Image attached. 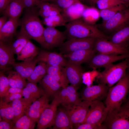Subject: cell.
I'll return each instance as SVG.
<instances>
[{
  "label": "cell",
  "instance_id": "obj_17",
  "mask_svg": "<svg viewBox=\"0 0 129 129\" xmlns=\"http://www.w3.org/2000/svg\"><path fill=\"white\" fill-rule=\"evenodd\" d=\"M36 59L38 63L43 62L50 65H58L63 67L65 66L67 62L63 54L61 53L51 52L44 50L39 51Z\"/></svg>",
  "mask_w": 129,
  "mask_h": 129
},
{
  "label": "cell",
  "instance_id": "obj_37",
  "mask_svg": "<svg viewBox=\"0 0 129 129\" xmlns=\"http://www.w3.org/2000/svg\"><path fill=\"white\" fill-rule=\"evenodd\" d=\"M30 39L27 35L19 32L16 40L11 43L14 54L18 55Z\"/></svg>",
  "mask_w": 129,
  "mask_h": 129
},
{
  "label": "cell",
  "instance_id": "obj_59",
  "mask_svg": "<svg viewBox=\"0 0 129 129\" xmlns=\"http://www.w3.org/2000/svg\"><path fill=\"white\" fill-rule=\"evenodd\" d=\"M128 74H129V73H128Z\"/></svg>",
  "mask_w": 129,
  "mask_h": 129
},
{
  "label": "cell",
  "instance_id": "obj_47",
  "mask_svg": "<svg viewBox=\"0 0 129 129\" xmlns=\"http://www.w3.org/2000/svg\"><path fill=\"white\" fill-rule=\"evenodd\" d=\"M22 0L25 8L26 9H31L36 7H38L41 1L40 0Z\"/></svg>",
  "mask_w": 129,
  "mask_h": 129
},
{
  "label": "cell",
  "instance_id": "obj_48",
  "mask_svg": "<svg viewBox=\"0 0 129 129\" xmlns=\"http://www.w3.org/2000/svg\"><path fill=\"white\" fill-rule=\"evenodd\" d=\"M15 123L14 121H8L2 120L0 122V129H13Z\"/></svg>",
  "mask_w": 129,
  "mask_h": 129
},
{
  "label": "cell",
  "instance_id": "obj_57",
  "mask_svg": "<svg viewBox=\"0 0 129 129\" xmlns=\"http://www.w3.org/2000/svg\"><path fill=\"white\" fill-rule=\"evenodd\" d=\"M80 1H81V2H83L85 0H80Z\"/></svg>",
  "mask_w": 129,
  "mask_h": 129
},
{
  "label": "cell",
  "instance_id": "obj_29",
  "mask_svg": "<svg viewBox=\"0 0 129 129\" xmlns=\"http://www.w3.org/2000/svg\"><path fill=\"white\" fill-rule=\"evenodd\" d=\"M10 103L14 110L13 121L15 123L20 118L26 114L30 106L32 103L23 97Z\"/></svg>",
  "mask_w": 129,
  "mask_h": 129
},
{
  "label": "cell",
  "instance_id": "obj_34",
  "mask_svg": "<svg viewBox=\"0 0 129 129\" xmlns=\"http://www.w3.org/2000/svg\"><path fill=\"white\" fill-rule=\"evenodd\" d=\"M7 78L11 87L23 89L26 84V79L16 71H10Z\"/></svg>",
  "mask_w": 129,
  "mask_h": 129
},
{
  "label": "cell",
  "instance_id": "obj_35",
  "mask_svg": "<svg viewBox=\"0 0 129 129\" xmlns=\"http://www.w3.org/2000/svg\"><path fill=\"white\" fill-rule=\"evenodd\" d=\"M36 122L25 114L16 122L13 129H33L35 128Z\"/></svg>",
  "mask_w": 129,
  "mask_h": 129
},
{
  "label": "cell",
  "instance_id": "obj_40",
  "mask_svg": "<svg viewBox=\"0 0 129 129\" xmlns=\"http://www.w3.org/2000/svg\"><path fill=\"white\" fill-rule=\"evenodd\" d=\"M68 92L67 99L64 106L72 104L82 101L81 97L77 91V89L71 85L66 87Z\"/></svg>",
  "mask_w": 129,
  "mask_h": 129
},
{
  "label": "cell",
  "instance_id": "obj_53",
  "mask_svg": "<svg viewBox=\"0 0 129 129\" xmlns=\"http://www.w3.org/2000/svg\"><path fill=\"white\" fill-rule=\"evenodd\" d=\"M127 7L129 6V0H120Z\"/></svg>",
  "mask_w": 129,
  "mask_h": 129
},
{
  "label": "cell",
  "instance_id": "obj_8",
  "mask_svg": "<svg viewBox=\"0 0 129 129\" xmlns=\"http://www.w3.org/2000/svg\"><path fill=\"white\" fill-rule=\"evenodd\" d=\"M108 112L106 106L101 100L92 101L82 123L102 124L105 120Z\"/></svg>",
  "mask_w": 129,
  "mask_h": 129
},
{
  "label": "cell",
  "instance_id": "obj_20",
  "mask_svg": "<svg viewBox=\"0 0 129 129\" xmlns=\"http://www.w3.org/2000/svg\"><path fill=\"white\" fill-rule=\"evenodd\" d=\"M19 20L9 18L6 23L0 29V41L6 43L12 42L19 26Z\"/></svg>",
  "mask_w": 129,
  "mask_h": 129
},
{
  "label": "cell",
  "instance_id": "obj_23",
  "mask_svg": "<svg viewBox=\"0 0 129 129\" xmlns=\"http://www.w3.org/2000/svg\"><path fill=\"white\" fill-rule=\"evenodd\" d=\"M79 1L62 11L61 14L67 22L81 18L83 13L87 7Z\"/></svg>",
  "mask_w": 129,
  "mask_h": 129
},
{
  "label": "cell",
  "instance_id": "obj_3",
  "mask_svg": "<svg viewBox=\"0 0 129 129\" xmlns=\"http://www.w3.org/2000/svg\"><path fill=\"white\" fill-rule=\"evenodd\" d=\"M129 89V75H125L114 86L109 87L105 101L106 107L109 111L121 106Z\"/></svg>",
  "mask_w": 129,
  "mask_h": 129
},
{
  "label": "cell",
  "instance_id": "obj_12",
  "mask_svg": "<svg viewBox=\"0 0 129 129\" xmlns=\"http://www.w3.org/2000/svg\"><path fill=\"white\" fill-rule=\"evenodd\" d=\"M129 57V54L114 55L98 53L95 54L88 62L89 66L93 69L104 67L114 62Z\"/></svg>",
  "mask_w": 129,
  "mask_h": 129
},
{
  "label": "cell",
  "instance_id": "obj_56",
  "mask_svg": "<svg viewBox=\"0 0 129 129\" xmlns=\"http://www.w3.org/2000/svg\"><path fill=\"white\" fill-rule=\"evenodd\" d=\"M128 93L129 94V97H128V101L127 102H128L129 104V91Z\"/></svg>",
  "mask_w": 129,
  "mask_h": 129
},
{
  "label": "cell",
  "instance_id": "obj_46",
  "mask_svg": "<svg viewBox=\"0 0 129 129\" xmlns=\"http://www.w3.org/2000/svg\"><path fill=\"white\" fill-rule=\"evenodd\" d=\"M57 94L61 102L60 104L63 106H64L66 103L68 95L66 87L62 88L58 93Z\"/></svg>",
  "mask_w": 129,
  "mask_h": 129
},
{
  "label": "cell",
  "instance_id": "obj_32",
  "mask_svg": "<svg viewBox=\"0 0 129 129\" xmlns=\"http://www.w3.org/2000/svg\"><path fill=\"white\" fill-rule=\"evenodd\" d=\"M32 72L27 79L28 81L36 84L39 82L47 74V64L43 62H39Z\"/></svg>",
  "mask_w": 129,
  "mask_h": 129
},
{
  "label": "cell",
  "instance_id": "obj_44",
  "mask_svg": "<svg viewBox=\"0 0 129 129\" xmlns=\"http://www.w3.org/2000/svg\"><path fill=\"white\" fill-rule=\"evenodd\" d=\"M74 127L76 129H106L102 124L97 125L87 123L80 124Z\"/></svg>",
  "mask_w": 129,
  "mask_h": 129
},
{
  "label": "cell",
  "instance_id": "obj_16",
  "mask_svg": "<svg viewBox=\"0 0 129 129\" xmlns=\"http://www.w3.org/2000/svg\"><path fill=\"white\" fill-rule=\"evenodd\" d=\"M64 68L65 75L69 82L77 89L82 83L83 72L81 65L67 61Z\"/></svg>",
  "mask_w": 129,
  "mask_h": 129
},
{
  "label": "cell",
  "instance_id": "obj_36",
  "mask_svg": "<svg viewBox=\"0 0 129 129\" xmlns=\"http://www.w3.org/2000/svg\"><path fill=\"white\" fill-rule=\"evenodd\" d=\"M100 16L99 12L93 7H87L84 10L81 18L85 22L93 24Z\"/></svg>",
  "mask_w": 129,
  "mask_h": 129
},
{
  "label": "cell",
  "instance_id": "obj_15",
  "mask_svg": "<svg viewBox=\"0 0 129 129\" xmlns=\"http://www.w3.org/2000/svg\"><path fill=\"white\" fill-rule=\"evenodd\" d=\"M11 43L0 41V69L4 72L7 71L9 72L11 68L9 66H12L15 62Z\"/></svg>",
  "mask_w": 129,
  "mask_h": 129
},
{
  "label": "cell",
  "instance_id": "obj_1",
  "mask_svg": "<svg viewBox=\"0 0 129 129\" xmlns=\"http://www.w3.org/2000/svg\"><path fill=\"white\" fill-rule=\"evenodd\" d=\"M37 7L26 9L22 18L19 20L20 27L19 32L24 34L30 39L39 43L44 48V42L43 33L44 29L40 19Z\"/></svg>",
  "mask_w": 129,
  "mask_h": 129
},
{
  "label": "cell",
  "instance_id": "obj_45",
  "mask_svg": "<svg viewBox=\"0 0 129 129\" xmlns=\"http://www.w3.org/2000/svg\"><path fill=\"white\" fill-rule=\"evenodd\" d=\"M23 97L22 93H17L8 95L5 96L1 98L6 102L10 103L17 99L21 98Z\"/></svg>",
  "mask_w": 129,
  "mask_h": 129
},
{
  "label": "cell",
  "instance_id": "obj_58",
  "mask_svg": "<svg viewBox=\"0 0 129 129\" xmlns=\"http://www.w3.org/2000/svg\"><path fill=\"white\" fill-rule=\"evenodd\" d=\"M128 49H129V45L128 47Z\"/></svg>",
  "mask_w": 129,
  "mask_h": 129
},
{
  "label": "cell",
  "instance_id": "obj_33",
  "mask_svg": "<svg viewBox=\"0 0 129 129\" xmlns=\"http://www.w3.org/2000/svg\"><path fill=\"white\" fill-rule=\"evenodd\" d=\"M0 116L2 120L13 121L14 111L11 103L6 102L1 98L0 100Z\"/></svg>",
  "mask_w": 129,
  "mask_h": 129
},
{
  "label": "cell",
  "instance_id": "obj_50",
  "mask_svg": "<svg viewBox=\"0 0 129 129\" xmlns=\"http://www.w3.org/2000/svg\"><path fill=\"white\" fill-rule=\"evenodd\" d=\"M12 0H0V12L2 13Z\"/></svg>",
  "mask_w": 129,
  "mask_h": 129
},
{
  "label": "cell",
  "instance_id": "obj_22",
  "mask_svg": "<svg viewBox=\"0 0 129 129\" xmlns=\"http://www.w3.org/2000/svg\"><path fill=\"white\" fill-rule=\"evenodd\" d=\"M39 82L45 95L48 98L54 97L62 88L59 82L47 74Z\"/></svg>",
  "mask_w": 129,
  "mask_h": 129
},
{
  "label": "cell",
  "instance_id": "obj_19",
  "mask_svg": "<svg viewBox=\"0 0 129 129\" xmlns=\"http://www.w3.org/2000/svg\"><path fill=\"white\" fill-rule=\"evenodd\" d=\"M48 98L44 95L32 102L27 110L26 114L37 122L42 113L49 105Z\"/></svg>",
  "mask_w": 129,
  "mask_h": 129
},
{
  "label": "cell",
  "instance_id": "obj_38",
  "mask_svg": "<svg viewBox=\"0 0 129 129\" xmlns=\"http://www.w3.org/2000/svg\"><path fill=\"white\" fill-rule=\"evenodd\" d=\"M43 23L47 27L54 28L57 27L65 26L66 24V22L61 14L44 18Z\"/></svg>",
  "mask_w": 129,
  "mask_h": 129
},
{
  "label": "cell",
  "instance_id": "obj_51",
  "mask_svg": "<svg viewBox=\"0 0 129 129\" xmlns=\"http://www.w3.org/2000/svg\"><path fill=\"white\" fill-rule=\"evenodd\" d=\"M8 17L6 16L3 15L0 18V29L6 23L8 20Z\"/></svg>",
  "mask_w": 129,
  "mask_h": 129
},
{
  "label": "cell",
  "instance_id": "obj_26",
  "mask_svg": "<svg viewBox=\"0 0 129 129\" xmlns=\"http://www.w3.org/2000/svg\"><path fill=\"white\" fill-rule=\"evenodd\" d=\"M24 8L22 0H12L2 13L8 18L19 19Z\"/></svg>",
  "mask_w": 129,
  "mask_h": 129
},
{
  "label": "cell",
  "instance_id": "obj_6",
  "mask_svg": "<svg viewBox=\"0 0 129 129\" xmlns=\"http://www.w3.org/2000/svg\"><path fill=\"white\" fill-rule=\"evenodd\" d=\"M92 101H81L63 106L73 127L82 123L86 116Z\"/></svg>",
  "mask_w": 129,
  "mask_h": 129
},
{
  "label": "cell",
  "instance_id": "obj_9",
  "mask_svg": "<svg viewBox=\"0 0 129 129\" xmlns=\"http://www.w3.org/2000/svg\"><path fill=\"white\" fill-rule=\"evenodd\" d=\"M97 39L88 38L68 40L59 47L60 53L63 54L79 50L93 49Z\"/></svg>",
  "mask_w": 129,
  "mask_h": 129
},
{
  "label": "cell",
  "instance_id": "obj_54",
  "mask_svg": "<svg viewBox=\"0 0 129 129\" xmlns=\"http://www.w3.org/2000/svg\"><path fill=\"white\" fill-rule=\"evenodd\" d=\"M40 0L46 2L50 1V0Z\"/></svg>",
  "mask_w": 129,
  "mask_h": 129
},
{
  "label": "cell",
  "instance_id": "obj_42",
  "mask_svg": "<svg viewBox=\"0 0 129 129\" xmlns=\"http://www.w3.org/2000/svg\"><path fill=\"white\" fill-rule=\"evenodd\" d=\"M121 4H124L120 0H99L97 2L96 5L98 8L101 10Z\"/></svg>",
  "mask_w": 129,
  "mask_h": 129
},
{
  "label": "cell",
  "instance_id": "obj_41",
  "mask_svg": "<svg viewBox=\"0 0 129 129\" xmlns=\"http://www.w3.org/2000/svg\"><path fill=\"white\" fill-rule=\"evenodd\" d=\"M11 87L8 79L4 72L0 71V97L2 98L5 95Z\"/></svg>",
  "mask_w": 129,
  "mask_h": 129
},
{
  "label": "cell",
  "instance_id": "obj_43",
  "mask_svg": "<svg viewBox=\"0 0 129 129\" xmlns=\"http://www.w3.org/2000/svg\"><path fill=\"white\" fill-rule=\"evenodd\" d=\"M79 1H80V0H50V1L57 6L62 11L73 4Z\"/></svg>",
  "mask_w": 129,
  "mask_h": 129
},
{
  "label": "cell",
  "instance_id": "obj_5",
  "mask_svg": "<svg viewBox=\"0 0 129 129\" xmlns=\"http://www.w3.org/2000/svg\"><path fill=\"white\" fill-rule=\"evenodd\" d=\"M102 124L106 129H129V104L109 111Z\"/></svg>",
  "mask_w": 129,
  "mask_h": 129
},
{
  "label": "cell",
  "instance_id": "obj_49",
  "mask_svg": "<svg viewBox=\"0 0 129 129\" xmlns=\"http://www.w3.org/2000/svg\"><path fill=\"white\" fill-rule=\"evenodd\" d=\"M23 89L11 87L5 96L11 94L22 93Z\"/></svg>",
  "mask_w": 129,
  "mask_h": 129
},
{
  "label": "cell",
  "instance_id": "obj_2",
  "mask_svg": "<svg viewBox=\"0 0 129 129\" xmlns=\"http://www.w3.org/2000/svg\"><path fill=\"white\" fill-rule=\"evenodd\" d=\"M65 26L64 32L68 40L88 38L109 39L97 26L86 22L81 18L69 22Z\"/></svg>",
  "mask_w": 129,
  "mask_h": 129
},
{
  "label": "cell",
  "instance_id": "obj_21",
  "mask_svg": "<svg viewBox=\"0 0 129 129\" xmlns=\"http://www.w3.org/2000/svg\"><path fill=\"white\" fill-rule=\"evenodd\" d=\"M109 41L116 45L128 49L129 24L117 31L109 37Z\"/></svg>",
  "mask_w": 129,
  "mask_h": 129
},
{
  "label": "cell",
  "instance_id": "obj_31",
  "mask_svg": "<svg viewBox=\"0 0 129 129\" xmlns=\"http://www.w3.org/2000/svg\"><path fill=\"white\" fill-rule=\"evenodd\" d=\"M39 15L43 18L61 14L62 10L54 4L41 1L38 6Z\"/></svg>",
  "mask_w": 129,
  "mask_h": 129
},
{
  "label": "cell",
  "instance_id": "obj_18",
  "mask_svg": "<svg viewBox=\"0 0 129 129\" xmlns=\"http://www.w3.org/2000/svg\"><path fill=\"white\" fill-rule=\"evenodd\" d=\"M95 53L93 49L81 50L63 55L67 61L81 65L84 63H88Z\"/></svg>",
  "mask_w": 129,
  "mask_h": 129
},
{
  "label": "cell",
  "instance_id": "obj_14",
  "mask_svg": "<svg viewBox=\"0 0 129 129\" xmlns=\"http://www.w3.org/2000/svg\"><path fill=\"white\" fill-rule=\"evenodd\" d=\"M93 49L96 53L108 54L119 55L129 54L128 49L121 48L105 39L97 38Z\"/></svg>",
  "mask_w": 129,
  "mask_h": 129
},
{
  "label": "cell",
  "instance_id": "obj_13",
  "mask_svg": "<svg viewBox=\"0 0 129 129\" xmlns=\"http://www.w3.org/2000/svg\"><path fill=\"white\" fill-rule=\"evenodd\" d=\"M109 87L103 83L87 87L83 91L81 98L82 100L89 101L101 100L106 97Z\"/></svg>",
  "mask_w": 129,
  "mask_h": 129
},
{
  "label": "cell",
  "instance_id": "obj_30",
  "mask_svg": "<svg viewBox=\"0 0 129 129\" xmlns=\"http://www.w3.org/2000/svg\"><path fill=\"white\" fill-rule=\"evenodd\" d=\"M39 51L38 47L29 40L17 55L16 59L24 61L33 59L37 56Z\"/></svg>",
  "mask_w": 129,
  "mask_h": 129
},
{
  "label": "cell",
  "instance_id": "obj_39",
  "mask_svg": "<svg viewBox=\"0 0 129 129\" xmlns=\"http://www.w3.org/2000/svg\"><path fill=\"white\" fill-rule=\"evenodd\" d=\"M127 7L123 4H121L115 6L100 10L99 12L100 16L103 21H107L118 12L123 10Z\"/></svg>",
  "mask_w": 129,
  "mask_h": 129
},
{
  "label": "cell",
  "instance_id": "obj_10",
  "mask_svg": "<svg viewBox=\"0 0 129 129\" xmlns=\"http://www.w3.org/2000/svg\"><path fill=\"white\" fill-rule=\"evenodd\" d=\"M61 102L57 94L42 113L37 122V129H45L53 126L59 105Z\"/></svg>",
  "mask_w": 129,
  "mask_h": 129
},
{
  "label": "cell",
  "instance_id": "obj_7",
  "mask_svg": "<svg viewBox=\"0 0 129 129\" xmlns=\"http://www.w3.org/2000/svg\"><path fill=\"white\" fill-rule=\"evenodd\" d=\"M129 24V8L127 7L108 20L103 21L100 26L104 32L111 35Z\"/></svg>",
  "mask_w": 129,
  "mask_h": 129
},
{
  "label": "cell",
  "instance_id": "obj_24",
  "mask_svg": "<svg viewBox=\"0 0 129 129\" xmlns=\"http://www.w3.org/2000/svg\"><path fill=\"white\" fill-rule=\"evenodd\" d=\"M47 74L59 82L62 88L68 86L69 82L66 77L64 67L58 65L47 64Z\"/></svg>",
  "mask_w": 129,
  "mask_h": 129
},
{
  "label": "cell",
  "instance_id": "obj_52",
  "mask_svg": "<svg viewBox=\"0 0 129 129\" xmlns=\"http://www.w3.org/2000/svg\"><path fill=\"white\" fill-rule=\"evenodd\" d=\"M98 0H85L83 2L92 7H93L96 5L97 2Z\"/></svg>",
  "mask_w": 129,
  "mask_h": 129
},
{
  "label": "cell",
  "instance_id": "obj_25",
  "mask_svg": "<svg viewBox=\"0 0 129 129\" xmlns=\"http://www.w3.org/2000/svg\"><path fill=\"white\" fill-rule=\"evenodd\" d=\"M22 94L24 98L32 103L45 94L41 88L38 87L37 84L28 81L23 89Z\"/></svg>",
  "mask_w": 129,
  "mask_h": 129
},
{
  "label": "cell",
  "instance_id": "obj_28",
  "mask_svg": "<svg viewBox=\"0 0 129 129\" xmlns=\"http://www.w3.org/2000/svg\"><path fill=\"white\" fill-rule=\"evenodd\" d=\"M38 63L36 57L30 60L15 62L12 66L16 71L26 79L31 75Z\"/></svg>",
  "mask_w": 129,
  "mask_h": 129
},
{
  "label": "cell",
  "instance_id": "obj_27",
  "mask_svg": "<svg viewBox=\"0 0 129 129\" xmlns=\"http://www.w3.org/2000/svg\"><path fill=\"white\" fill-rule=\"evenodd\" d=\"M53 126V129H73L69 116L64 108L57 109Z\"/></svg>",
  "mask_w": 129,
  "mask_h": 129
},
{
  "label": "cell",
  "instance_id": "obj_55",
  "mask_svg": "<svg viewBox=\"0 0 129 129\" xmlns=\"http://www.w3.org/2000/svg\"><path fill=\"white\" fill-rule=\"evenodd\" d=\"M127 69L129 71V60L127 68Z\"/></svg>",
  "mask_w": 129,
  "mask_h": 129
},
{
  "label": "cell",
  "instance_id": "obj_4",
  "mask_svg": "<svg viewBox=\"0 0 129 129\" xmlns=\"http://www.w3.org/2000/svg\"><path fill=\"white\" fill-rule=\"evenodd\" d=\"M129 60L127 58L118 63L112 64L104 68V70L97 76L99 83L110 87L117 82L126 75Z\"/></svg>",
  "mask_w": 129,
  "mask_h": 129
},
{
  "label": "cell",
  "instance_id": "obj_11",
  "mask_svg": "<svg viewBox=\"0 0 129 129\" xmlns=\"http://www.w3.org/2000/svg\"><path fill=\"white\" fill-rule=\"evenodd\" d=\"M43 36L44 42L43 48L49 50L60 47L67 38L64 31H61L54 27H49L45 28Z\"/></svg>",
  "mask_w": 129,
  "mask_h": 129
}]
</instances>
